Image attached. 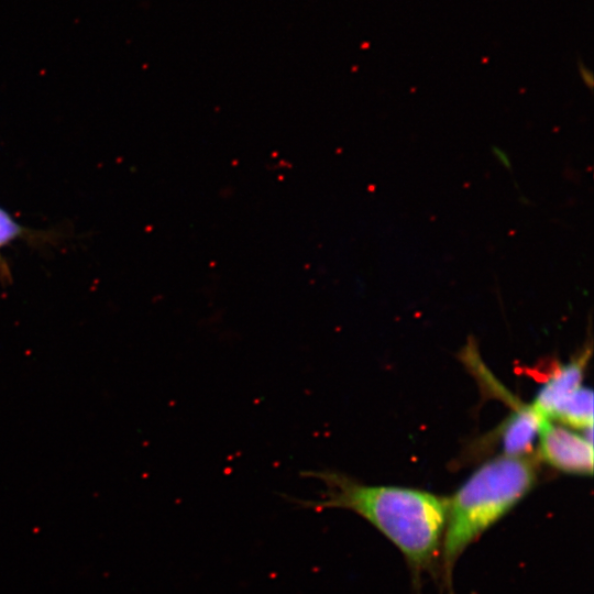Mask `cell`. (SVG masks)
Wrapping results in <instances>:
<instances>
[{"instance_id": "obj_1", "label": "cell", "mask_w": 594, "mask_h": 594, "mask_svg": "<svg viewBox=\"0 0 594 594\" xmlns=\"http://www.w3.org/2000/svg\"><path fill=\"white\" fill-rule=\"evenodd\" d=\"M302 476L323 485L317 499L292 498L312 510L346 509L364 518L404 554L415 584L440 560L448 498L430 492L364 484L336 470H309Z\"/></svg>"}, {"instance_id": "obj_2", "label": "cell", "mask_w": 594, "mask_h": 594, "mask_svg": "<svg viewBox=\"0 0 594 594\" xmlns=\"http://www.w3.org/2000/svg\"><path fill=\"white\" fill-rule=\"evenodd\" d=\"M537 481L534 463L524 455H503L477 469L448 498L440 562L444 586L462 553L526 496Z\"/></svg>"}, {"instance_id": "obj_3", "label": "cell", "mask_w": 594, "mask_h": 594, "mask_svg": "<svg viewBox=\"0 0 594 594\" xmlns=\"http://www.w3.org/2000/svg\"><path fill=\"white\" fill-rule=\"evenodd\" d=\"M539 453L551 466L572 474H592L593 446L588 439L546 420L539 431Z\"/></svg>"}, {"instance_id": "obj_4", "label": "cell", "mask_w": 594, "mask_h": 594, "mask_svg": "<svg viewBox=\"0 0 594 594\" xmlns=\"http://www.w3.org/2000/svg\"><path fill=\"white\" fill-rule=\"evenodd\" d=\"M587 355L560 367L538 393L532 408L543 418H552L559 406L581 386Z\"/></svg>"}, {"instance_id": "obj_5", "label": "cell", "mask_w": 594, "mask_h": 594, "mask_svg": "<svg viewBox=\"0 0 594 594\" xmlns=\"http://www.w3.org/2000/svg\"><path fill=\"white\" fill-rule=\"evenodd\" d=\"M548 420L540 416L532 406L517 410L507 422L503 435L506 455H522L532 444L543 422Z\"/></svg>"}, {"instance_id": "obj_6", "label": "cell", "mask_w": 594, "mask_h": 594, "mask_svg": "<svg viewBox=\"0 0 594 594\" xmlns=\"http://www.w3.org/2000/svg\"><path fill=\"white\" fill-rule=\"evenodd\" d=\"M553 418L563 424L580 428L592 429L593 427V393L591 389L580 386L557 409Z\"/></svg>"}, {"instance_id": "obj_7", "label": "cell", "mask_w": 594, "mask_h": 594, "mask_svg": "<svg viewBox=\"0 0 594 594\" xmlns=\"http://www.w3.org/2000/svg\"><path fill=\"white\" fill-rule=\"evenodd\" d=\"M20 232L21 228L8 213L0 209V246L15 238Z\"/></svg>"}, {"instance_id": "obj_8", "label": "cell", "mask_w": 594, "mask_h": 594, "mask_svg": "<svg viewBox=\"0 0 594 594\" xmlns=\"http://www.w3.org/2000/svg\"><path fill=\"white\" fill-rule=\"evenodd\" d=\"M580 73H581V76L583 78V80L585 81V84H587L590 87H592V82H593V77H592V73L590 72V69L584 66L583 64L580 63Z\"/></svg>"}]
</instances>
